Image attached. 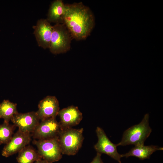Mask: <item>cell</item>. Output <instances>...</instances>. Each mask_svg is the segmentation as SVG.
<instances>
[{
  "label": "cell",
  "instance_id": "obj_10",
  "mask_svg": "<svg viewBox=\"0 0 163 163\" xmlns=\"http://www.w3.org/2000/svg\"><path fill=\"white\" fill-rule=\"evenodd\" d=\"M58 115L61 129H65L78 125L83 118L82 113L78 107L73 105L59 110Z\"/></svg>",
  "mask_w": 163,
  "mask_h": 163
},
{
  "label": "cell",
  "instance_id": "obj_9",
  "mask_svg": "<svg viewBox=\"0 0 163 163\" xmlns=\"http://www.w3.org/2000/svg\"><path fill=\"white\" fill-rule=\"evenodd\" d=\"M14 124L22 132L31 134L40 123L36 112L19 113L14 115L11 120Z\"/></svg>",
  "mask_w": 163,
  "mask_h": 163
},
{
  "label": "cell",
  "instance_id": "obj_18",
  "mask_svg": "<svg viewBox=\"0 0 163 163\" xmlns=\"http://www.w3.org/2000/svg\"><path fill=\"white\" fill-rule=\"evenodd\" d=\"M101 154L97 152L96 156L90 163H104L101 158Z\"/></svg>",
  "mask_w": 163,
  "mask_h": 163
},
{
  "label": "cell",
  "instance_id": "obj_14",
  "mask_svg": "<svg viewBox=\"0 0 163 163\" xmlns=\"http://www.w3.org/2000/svg\"><path fill=\"white\" fill-rule=\"evenodd\" d=\"M66 10V5L62 0H56L53 2L48 11L47 20L50 23L63 24Z\"/></svg>",
  "mask_w": 163,
  "mask_h": 163
},
{
  "label": "cell",
  "instance_id": "obj_7",
  "mask_svg": "<svg viewBox=\"0 0 163 163\" xmlns=\"http://www.w3.org/2000/svg\"><path fill=\"white\" fill-rule=\"evenodd\" d=\"M98 138L97 142L94 146L97 152L106 154L119 163H121V154L118 153L116 144L113 143L109 139L103 129L97 126L96 129Z\"/></svg>",
  "mask_w": 163,
  "mask_h": 163
},
{
  "label": "cell",
  "instance_id": "obj_3",
  "mask_svg": "<svg viewBox=\"0 0 163 163\" xmlns=\"http://www.w3.org/2000/svg\"><path fill=\"white\" fill-rule=\"evenodd\" d=\"M84 129L70 128L61 129L58 139L62 155H74L82 147Z\"/></svg>",
  "mask_w": 163,
  "mask_h": 163
},
{
  "label": "cell",
  "instance_id": "obj_4",
  "mask_svg": "<svg viewBox=\"0 0 163 163\" xmlns=\"http://www.w3.org/2000/svg\"><path fill=\"white\" fill-rule=\"evenodd\" d=\"M72 39L70 33L64 24H55L53 26L49 48L50 52L56 55L67 52L70 50Z\"/></svg>",
  "mask_w": 163,
  "mask_h": 163
},
{
  "label": "cell",
  "instance_id": "obj_12",
  "mask_svg": "<svg viewBox=\"0 0 163 163\" xmlns=\"http://www.w3.org/2000/svg\"><path fill=\"white\" fill-rule=\"evenodd\" d=\"M53 26L46 19H41L38 20L36 25L33 27L38 45L44 49L49 48Z\"/></svg>",
  "mask_w": 163,
  "mask_h": 163
},
{
  "label": "cell",
  "instance_id": "obj_16",
  "mask_svg": "<svg viewBox=\"0 0 163 163\" xmlns=\"http://www.w3.org/2000/svg\"><path fill=\"white\" fill-rule=\"evenodd\" d=\"M17 104L8 100H4L0 104V118L4 119V122L9 123L14 116L18 113Z\"/></svg>",
  "mask_w": 163,
  "mask_h": 163
},
{
  "label": "cell",
  "instance_id": "obj_5",
  "mask_svg": "<svg viewBox=\"0 0 163 163\" xmlns=\"http://www.w3.org/2000/svg\"><path fill=\"white\" fill-rule=\"evenodd\" d=\"M33 143L37 146L42 159L52 163L59 161L62 158V154L58 136L44 139H34Z\"/></svg>",
  "mask_w": 163,
  "mask_h": 163
},
{
  "label": "cell",
  "instance_id": "obj_17",
  "mask_svg": "<svg viewBox=\"0 0 163 163\" xmlns=\"http://www.w3.org/2000/svg\"><path fill=\"white\" fill-rule=\"evenodd\" d=\"M15 127L14 124L4 122L0 125V145L6 144L9 141L14 134Z\"/></svg>",
  "mask_w": 163,
  "mask_h": 163
},
{
  "label": "cell",
  "instance_id": "obj_11",
  "mask_svg": "<svg viewBox=\"0 0 163 163\" xmlns=\"http://www.w3.org/2000/svg\"><path fill=\"white\" fill-rule=\"evenodd\" d=\"M36 112L41 121L51 118H56L59 110V101L55 96H47L41 100Z\"/></svg>",
  "mask_w": 163,
  "mask_h": 163
},
{
  "label": "cell",
  "instance_id": "obj_19",
  "mask_svg": "<svg viewBox=\"0 0 163 163\" xmlns=\"http://www.w3.org/2000/svg\"><path fill=\"white\" fill-rule=\"evenodd\" d=\"M34 163H50L42 159H40L36 161Z\"/></svg>",
  "mask_w": 163,
  "mask_h": 163
},
{
  "label": "cell",
  "instance_id": "obj_6",
  "mask_svg": "<svg viewBox=\"0 0 163 163\" xmlns=\"http://www.w3.org/2000/svg\"><path fill=\"white\" fill-rule=\"evenodd\" d=\"M61 130L59 122L51 118L41 121L31 133L36 140H42L58 136Z\"/></svg>",
  "mask_w": 163,
  "mask_h": 163
},
{
  "label": "cell",
  "instance_id": "obj_2",
  "mask_svg": "<svg viewBox=\"0 0 163 163\" xmlns=\"http://www.w3.org/2000/svg\"><path fill=\"white\" fill-rule=\"evenodd\" d=\"M149 114H146L139 123L126 130L123 133L121 141L116 144L117 146L144 145L152 131L149 125Z\"/></svg>",
  "mask_w": 163,
  "mask_h": 163
},
{
  "label": "cell",
  "instance_id": "obj_13",
  "mask_svg": "<svg viewBox=\"0 0 163 163\" xmlns=\"http://www.w3.org/2000/svg\"><path fill=\"white\" fill-rule=\"evenodd\" d=\"M163 150V147L153 145L135 146L128 152L121 154V157L133 156L138 158L140 160H143L149 158L151 155L155 152Z\"/></svg>",
  "mask_w": 163,
  "mask_h": 163
},
{
  "label": "cell",
  "instance_id": "obj_15",
  "mask_svg": "<svg viewBox=\"0 0 163 163\" xmlns=\"http://www.w3.org/2000/svg\"><path fill=\"white\" fill-rule=\"evenodd\" d=\"M18 153L16 158L18 163H34L42 159L37 151L30 145L26 146Z\"/></svg>",
  "mask_w": 163,
  "mask_h": 163
},
{
  "label": "cell",
  "instance_id": "obj_1",
  "mask_svg": "<svg viewBox=\"0 0 163 163\" xmlns=\"http://www.w3.org/2000/svg\"><path fill=\"white\" fill-rule=\"evenodd\" d=\"M63 23L73 39L77 40L86 39L95 24L94 14L88 7L82 2L65 4Z\"/></svg>",
  "mask_w": 163,
  "mask_h": 163
},
{
  "label": "cell",
  "instance_id": "obj_8",
  "mask_svg": "<svg viewBox=\"0 0 163 163\" xmlns=\"http://www.w3.org/2000/svg\"><path fill=\"white\" fill-rule=\"evenodd\" d=\"M31 136V134L18 129L6 144L2 151V155L8 157L18 152L29 144Z\"/></svg>",
  "mask_w": 163,
  "mask_h": 163
}]
</instances>
